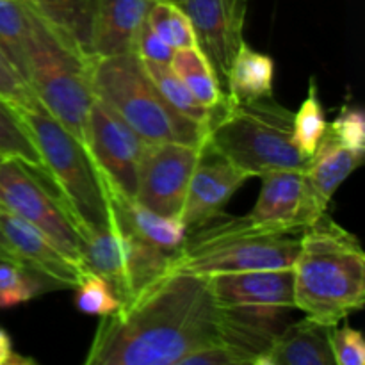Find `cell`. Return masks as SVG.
<instances>
[{
  "mask_svg": "<svg viewBox=\"0 0 365 365\" xmlns=\"http://www.w3.org/2000/svg\"><path fill=\"white\" fill-rule=\"evenodd\" d=\"M84 145L107 187L123 198L135 200L148 143L98 98L89 107Z\"/></svg>",
  "mask_w": 365,
  "mask_h": 365,
  "instance_id": "obj_9",
  "label": "cell"
},
{
  "mask_svg": "<svg viewBox=\"0 0 365 365\" xmlns=\"http://www.w3.org/2000/svg\"><path fill=\"white\" fill-rule=\"evenodd\" d=\"M0 259L14 260V262H20V260H18V257H16V253L13 252L11 245H9V242H7V239H6V235H4L2 228H0Z\"/></svg>",
  "mask_w": 365,
  "mask_h": 365,
  "instance_id": "obj_37",
  "label": "cell"
},
{
  "mask_svg": "<svg viewBox=\"0 0 365 365\" xmlns=\"http://www.w3.org/2000/svg\"><path fill=\"white\" fill-rule=\"evenodd\" d=\"M31 7L25 0H0V50L25 81L24 46Z\"/></svg>",
  "mask_w": 365,
  "mask_h": 365,
  "instance_id": "obj_28",
  "label": "cell"
},
{
  "mask_svg": "<svg viewBox=\"0 0 365 365\" xmlns=\"http://www.w3.org/2000/svg\"><path fill=\"white\" fill-rule=\"evenodd\" d=\"M0 98L6 100L18 110L43 109L32 89L14 70L2 50H0Z\"/></svg>",
  "mask_w": 365,
  "mask_h": 365,
  "instance_id": "obj_33",
  "label": "cell"
},
{
  "mask_svg": "<svg viewBox=\"0 0 365 365\" xmlns=\"http://www.w3.org/2000/svg\"><path fill=\"white\" fill-rule=\"evenodd\" d=\"M292 310L267 307L223 309L220 341L237 355L241 365H260Z\"/></svg>",
  "mask_w": 365,
  "mask_h": 365,
  "instance_id": "obj_15",
  "label": "cell"
},
{
  "mask_svg": "<svg viewBox=\"0 0 365 365\" xmlns=\"http://www.w3.org/2000/svg\"><path fill=\"white\" fill-rule=\"evenodd\" d=\"M73 289H77L75 307L78 309V312L88 314V316H110L121 307L120 299L116 298L110 285L91 271L82 269L81 278Z\"/></svg>",
  "mask_w": 365,
  "mask_h": 365,
  "instance_id": "obj_31",
  "label": "cell"
},
{
  "mask_svg": "<svg viewBox=\"0 0 365 365\" xmlns=\"http://www.w3.org/2000/svg\"><path fill=\"white\" fill-rule=\"evenodd\" d=\"M207 278L221 309L267 307V309L296 310L294 280H292L291 267L239 271V273L214 274Z\"/></svg>",
  "mask_w": 365,
  "mask_h": 365,
  "instance_id": "obj_14",
  "label": "cell"
},
{
  "mask_svg": "<svg viewBox=\"0 0 365 365\" xmlns=\"http://www.w3.org/2000/svg\"><path fill=\"white\" fill-rule=\"evenodd\" d=\"M34 13L91 59L93 0H25Z\"/></svg>",
  "mask_w": 365,
  "mask_h": 365,
  "instance_id": "obj_23",
  "label": "cell"
},
{
  "mask_svg": "<svg viewBox=\"0 0 365 365\" xmlns=\"http://www.w3.org/2000/svg\"><path fill=\"white\" fill-rule=\"evenodd\" d=\"M330 348L335 365H364L365 364V341L362 331L355 330L349 324L339 328L337 324L330 330Z\"/></svg>",
  "mask_w": 365,
  "mask_h": 365,
  "instance_id": "obj_34",
  "label": "cell"
},
{
  "mask_svg": "<svg viewBox=\"0 0 365 365\" xmlns=\"http://www.w3.org/2000/svg\"><path fill=\"white\" fill-rule=\"evenodd\" d=\"M173 2H177V4H180V2H182V0H173Z\"/></svg>",
  "mask_w": 365,
  "mask_h": 365,
  "instance_id": "obj_38",
  "label": "cell"
},
{
  "mask_svg": "<svg viewBox=\"0 0 365 365\" xmlns=\"http://www.w3.org/2000/svg\"><path fill=\"white\" fill-rule=\"evenodd\" d=\"M296 310L335 327L365 303V253L360 241L327 212L303 230L291 266Z\"/></svg>",
  "mask_w": 365,
  "mask_h": 365,
  "instance_id": "obj_2",
  "label": "cell"
},
{
  "mask_svg": "<svg viewBox=\"0 0 365 365\" xmlns=\"http://www.w3.org/2000/svg\"><path fill=\"white\" fill-rule=\"evenodd\" d=\"M274 63L267 53L242 43L225 78V93L232 103L273 96Z\"/></svg>",
  "mask_w": 365,
  "mask_h": 365,
  "instance_id": "obj_22",
  "label": "cell"
},
{
  "mask_svg": "<svg viewBox=\"0 0 365 365\" xmlns=\"http://www.w3.org/2000/svg\"><path fill=\"white\" fill-rule=\"evenodd\" d=\"M152 0H93L91 57L134 52Z\"/></svg>",
  "mask_w": 365,
  "mask_h": 365,
  "instance_id": "obj_18",
  "label": "cell"
},
{
  "mask_svg": "<svg viewBox=\"0 0 365 365\" xmlns=\"http://www.w3.org/2000/svg\"><path fill=\"white\" fill-rule=\"evenodd\" d=\"M180 7L187 14L195 31L196 43L216 70L225 89L230 64L239 46L245 43L246 0H182Z\"/></svg>",
  "mask_w": 365,
  "mask_h": 365,
  "instance_id": "obj_12",
  "label": "cell"
},
{
  "mask_svg": "<svg viewBox=\"0 0 365 365\" xmlns=\"http://www.w3.org/2000/svg\"><path fill=\"white\" fill-rule=\"evenodd\" d=\"M364 157L365 152L346 148L324 132L319 146L303 170L310 189L324 209H328L331 196L346 178L364 163Z\"/></svg>",
  "mask_w": 365,
  "mask_h": 365,
  "instance_id": "obj_21",
  "label": "cell"
},
{
  "mask_svg": "<svg viewBox=\"0 0 365 365\" xmlns=\"http://www.w3.org/2000/svg\"><path fill=\"white\" fill-rule=\"evenodd\" d=\"M294 113L273 96L228 100L210 121L207 143L248 178L271 170H305L310 157L294 141Z\"/></svg>",
  "mask_w": 365,
  "mask_h": 365,
  "instance_id": "obj_4",
  "label": "cell"
},
{
  "mask_svg": "<svg viewBox=\"0 0 365 365\" xmlns=\"http://www.w3.org/2000/svg\"><path fill=\"white\" fill-rule=\"evenodd\" d=\"M0 155L4 159L20 160L32 171L45 177V166L32 141L31 132L25 127L20 113L2 98H0Z\"/></svg>",
  "mask_w": 365,
  "mask_h": 365,
  "instance_id": "obj_27",
  "label": "cell"
},
{
  "mask_svg": "<svg viewBox=\"0 0 365 365\" xmlns=\"http://www.w3.org/2000/svg\"><path fill=\"white\" fill-rule=\"evenodd\" d=\"M31 360L21 359L13 351V342L9 334L0 328V365H14V364H29Z\"/></svg>",
  "mask_w": 365,
  "mask_h": 365,
  "instance_id": "obj_36",
  "label": "cell"
},
{
  "mask_svg": "<svg viewBox=\"0 0 365 365\" xmlns=\"http://www.w3.org/2000/svg\"><path fill=\"white\" fill-rule=\"evenodd\" d=\"M299 239L255 227L248 216H220L187 232L175 266L200 277L291 267Z\"/></svg>",
  "mask_w": 365,
  "mask_h": 365,
  "instance_id": "obj_7",
  "label": "cell"
},
{
  "mask_svg": "<svg viewBox=\"0 0 365 365\" xmlns=\"http://www.w3.org/2000/svg\"><path fill=\"white\" fill-rule=\"evenodd\" d=\"M331 327L305 319L285 324L260 365H335L330 348Z\"/></svg>",
  "mask_w": 365,
  "mask_h": 365,
  "instance_id": "obj_19",
  "label": "cell"
},
{
  "mask_svg": "<svg viewBox=\"0 0 365 365\" xmlns=\"http://www.w3.org/2000/svg\"><path fill=\"white\" fill-rule=\"evenodd\" d=\"M107 191H109L114 220L120 227L148 245L171 253H180L187 237V228L180 217L163 216L143 207L135 200H127L116 195L109 187Z\"/></svg>",
  "mask_w": 365,
  "mask_h": 365,
  "instance_id": "obj_20",
  "label": "cell"
},
{
  "mask_svg": "<svg viewBox=\"0 0 365 365\" xmlns=\"http://www.w3.org/2000/svg\"><path fill=\"white\" fill-rule=\"evenodd\" d=\"M0 205L45 234L61 252L81 264V232L73 217L38 173L20 160L0 163Z\"/></svg>",
  "mask_w": 365,
  "mask_h": 365,
  "instance_id": "obj_8",
  "label": "cell"
},
{
  "mask_svg": "<svg viewBox=\"0 0 365 365\" xmlns=\"http://www.w3.org/2000/svg\"><path fill=\"white\" fill-rule=\"evenodd\" d=\"M246 180L248 175L237 170L209 143H205L189 180L184 207H182L180 220L187 232L223 216L225 205Z\"/></svg>",
  "mask_w": 365,
  "mask_h": 365,
  "instance_id": "obj_13",
  "label": "cell"
},
{
  "mask_svg": "<svg viewBox=\"0 0 365 365\" xmlns=\"http://www.w3.org/2000/svg\"><path fill=\"white\" fill-rule=\"evenodd\" d=\"M170 64L205 107L216 110L228 102L216 70L198 45L175 50Z\"/></svg>",
  "mask_w": 365,
  "mask_h": 365,
  "instance_id": "obj_24",
  "label": "cell"
},
{
  "mask_svg": "<svg viewBox=\"0 0 365 365\" xmlns=\"http://www.w3.org/2000/svg\"><path fill=\"white\" fill-rule=\"evenodd\" d=\"M2 160H4V157H2V155H0V163H2Z\"/></svg>",
  "mask_w": 365,
  "mask_h": 365,
  "instance_id": "obj_39",
  "label": "cell"
},
{
  "mask_svg": "<svg viewBox=\"0 0 365 365\" xmlns=\"http://www.w3.org/2000/svg\"><path fill=\"white\" fill-rule=\"evenodd\" d=\"M202 150L203 145L148 143L139 170L135 202L163 216L180 217Z\"/></svg>",
  "mask_w": 365,
  "mask_h": 365,
  "instance_id": "obj_10",
  "label": "cell"
},
{
  "mask_svg": "<svg viewBox=\"0 0 365 365\" xmlns=\"http://www.w3.org/2000/svg\"><path fill=\"white\" fill-rule=\"evenodd\" d=\"M221 316L209 278L175 266L102 317L84 362L180 365L196 349L220 342Z\"/></svg>",
  "mask_w": 365,
  "mask_h": 365,
  "instance_id": "obj_1",
  "label": "cell"
},
{
  "mask_svg": "<svg viewBox=\"0 0 365 365\" xmlns=\"http://www.w3.org/2000/svg\"><path fill=\"white\" fill-rule=\"evenodd\" d=\"M18 113L41 155L45 178L53 184L81 235L109 228L114 217L109 191L84 143L45 109Z\"/></svg>",
  "mask_w": 365,
  "mask_h": 365,
  "instance_id": "obj_6",
  "label": "cell"
},
{
  "mask_svg": "<svg viewBox=\"0 0 365 365\" xmlns=\"http://www.w3.org/2000/svg\"><path fill=\"white\" fill-rule=\"evenodd\" d=\"M0 228L18 260L41 271L66 289H73L82 274L81 264L64 255L45 234L0 205Z\"/></svg>",
  "mask_w": 365,
  "mask_h": 365,
  "instance_id": "obj_16",
  "label": "cell"
},
{
  "mask_svg": "<svg viewBox=\"0 0 365 365\" xmlns=\"http://www.w3.org/2000/svg\"><path fill=\"white\" fill-rule=\"evenodd\" d=\"M146 24L173 50L198 45L187 14L180 4L173 0H152L146 13Z\"/></svg>",
  "mask_w": 365,
  "mask_h": 365,
  "instance_id": "obj_29",
  "label": "cell"
},
{
  "mask_svg": "<svg viewBox=\"0 0 365 365\" xmlns=\"http://www.w3.org/2000/svg\"><path fill=\"white\" fill-rule=\"evenodd\" d=\"M327 212L303 170H271L260 175V192L248 216L255 227L294 234Z\"/></svg>",
  "mask_w": 365,
  "mask_h": 365,
  "instance_id": "obj_11",
  "label": "cell"
},
{
  "mask_svg": "<svg viewBox=\"0 0 365 365\" xmlns=\"http://www.w3.org/2000/svg\"><path fill=\"white\" fill-rule=\"evenodd\" d=\"M327 118H324L323 106H321L319 95H317V84L312 78L309 84L307 98L303 100L298 113L294 114V123H292L294 141L305 155H314L324 132H327Z\"/></svg>",
  "mask_w": 365,
  "mask_h": 365,
  "instance_id": "obj_30",
  "label": "cell"
},
{
  "mask_svg": "<svg viewBox=\"0 0 365 365\" xmlns=\"http://www.w3.org/2000/svg\"><path fill=\"white\" fill-rule=\"evenodd\" d=\"M24 59L25 82L39 106L84 143L89 107L95 100L88 57L31 9Z\"/></svg>",
  "mask_w": 365,
  "mask_h": 365,
  "instance_id": "obj_5",
  "label": "cell"
},
{
  "mask_svg": "<svg viewBox=\"0 0 365 365\" xmlns=\"http://www.w3.org/2000/svg\"><path fill=\"white\" fill-rule=\"evenodd\" d=\"M134 52L138 53L139 59L150 61V63H171L175 50L168 43H164L145 20L135 34Z\"/></svg>",
  "mask_w": 365,
  "mask_h": 365,
  "instance_id": "obj_35",
  "label": "cell"
},
{
  "mask_svg": "<svg viewBox=\"0 0 365 365\" xmlns=\"http://www.w3.org/2000/svg\"><path fill=\"white\" fill-rule=\"evenodd\" d=\"M89 84L95 98L123 118L146 143L205 145L209 128L166 102L135 52L91 57Z\"/></svg>",
  "mask_w": 365,
  "mask_h": 365,
  "instance_id": "obj_3",
  "label": "cell"
},
{
  "mask_svg": "<svg viewBox=\"0 0 365 365\" xmlns=\"http://www.w3.org/2000/svg\"><path fill=\"white\" fill-rule=\"evenodd\" d=\"M56 289L66 287L34 267L0 259V309H13Z\"/></svg>",
  "mask_w": 365,
  "mask_h": 365,
  "instance_id": "obj_25",
  "label": "cell"
},
{
  "mask_svg": "<svg viewBox=\"0 0 365 365\" xmlns=\"http://www.w3.org/2000/svg\"><path fill=\"white\" fill-rule=\"evenodd\" d=\"M143 64H145L146 71H148V75L152 77V81L155 82L160 95L166 98V102L170 103L175 110H178L180 114L187 116L189 120L200 123L202 127H210V121H212L217 109H209V107L203 106L200 100H196V96L192 95L191 89H189L187 86L184 84V81L175 73V70L171 68L170 63H150V61H143Z\"/></svg>",
  "mask_w": 365,
  "mask_h": 365,
  "instance_id": "obj_26",
  "label": "cell"
},
{
  "mask_svg": "<svg viewBox=\"0 0 365 365\" xmlns=\"http://www.w3.org/2000/svg\"><path fill=\"white\" fill-rule=\"evenodd\" d=\"M327 134L346 148L365 152L364 110L355 106H344L339 116L327 127Z\"/></svg>",
  "mask_w": 365,
  "mask_h": 365,
  "instance_id": "obj_32",
  "label": "cell"
},
{
  "mask_svg": "<svg viewBox=\"0 0 365 365\" xmlns=\"http://www.w3.org/2000/svg\"><path fill=\"white\" fill-rule=\"evenodd\" d=\"M81 267L102 277L121 305L130 299V237L114 217L106 230L81 235Z\"/></svg>",
  "mask_w": 365,
  "mask_h": 365,
  "instance_id": "obj_17",
  "label": "cell"
}]
</instances>
